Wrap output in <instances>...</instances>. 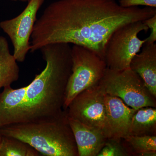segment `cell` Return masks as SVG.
<instances>
[{
    "mask_svg": "<svg viewBox=\"0 0 156 156\" xmlns=\"http://www.w3.org/2000/svg\"><path fill=\"white\" fill-rule=\"evenodd\" d=\"M155 14L156 8H123L116 0H56L37 18L30 51L50 44L67 43L89 48L104 58L107 43L115 30Z\"/></svg>",
    "mask_w": 156,
    "mask_h": 156,
    "instance_id": "obj_1",
    "label": "cell"
},
{
    "mask_svg": "<svg viewBox=\"0 0 156 156\" xmlns=\"http://www.w3.org/2000/svg\"><path fill=\"white\" fill-rule=\"evenodd\" d=\"M40 50L46 62L41 72L26 87H6L0 92V128L52 119L66 112L65 93L72 73V47L67 43H55Z\"/></svg>",
    "mask_w": 156,
    "mask_h": 156,
    "instance_id": "obj_2",
    "label": "cell"
},
{
    "mask_svg": "<svg viewBox=\"0 0 156 156\" xmlns=\"http://www.w3.org/2000/svg\"><path fill=\"white\" fill-rule=\"evenodd\" d=\"M0 134L19 139L44 156H78L66 110L52 119L4 126L0 128Z\"/></svg>",
    "mask_w": 156,
    "mask_h": 156,
    "instance_id": "obj_3",
    "label": "cell"
},
{
    "mask_svg": "<svg viewBox=\"0 0 156 156\" xmlns=\"http://www.w3.org/2000/svg\"><path fill=\"white\" fill-rule=\"evenodd\" d=\"M72 73L65 93V110L77 95L99 83L107 68L104 59L95 51L80 45L72 47Z\"/></svg>",
    "mask_w": 156,
    "mask_h": 156,
    "instance_id": "obj_4",
    "label": "cell"
},
{
    "mask_svg": "<svg viewBox=\"0 0 156 156\" xmlns=\"http://www.w3.org/2000/svg\"><path fill=\"white\" fill-rule=\"evenodd\" d=\"M98 84L105 94L119 98L131 108H156V98L142 79L130 68L122 70L107 68Z\"/></svg>",
    "mask_w": 156,
    "mask_h": 156,
    "instance_id": "obj_5",
    "label": "cell"
},
{
    "mask_svg": "<svg viewBox=\"0 0 156 156\" xmlns=\"http://www.w3.org/2000/svg\"><path fill=\"white\" fill-rule=\"evenodd\" d=\"M148 30L143 21L127 23L115 30L105 46L104 59L107 67L115 70L129 68L131 59L145 42V39L138 37V34Z\"/></svg>",
    "mask_w": 156,
    "mask_h": 156,
    "instance_id": "obj_6",
    "label": "cell"
},
{
    "mask_svg": "<svg viewBox=\"0 0 156 156\" xmlns=\"http://www.w3.org/2000/svg\"><path fill=\"white\" fill-rule=\"evenodd\" d=\"M105 94L99 84L84 90L69 104L68 116L84 125L103 131L109 138L107 129Z\"/></svg>",
    "mask_w": 156,
    "mask_h": 156,
    "instance_id": "obj_7",
    "label": "cell"
},
{
    "mask_svg": "<svg viewBox=\"0 0 156 156\" xmlns=\"http://www.w3.org/2000/svg\"><path fill=\"white\" fill-rule=\"evenodd\" d=\"M45 0H29L27 5L17 17L0 22V29L10 38L13 55L17 62L25 61L30 50L31 36L37 20V14Z\"/></svg>",
    "mask_w": 156,
    "mask_h": 156,
    "instance_id": "obj_8",
    "label": "cell"
},
{
    "mask_svg": "<svg viewBox=\"0 0 156 156\" xmlns=\"http://www.w3.org/2000/svg\"><path fill=\"white\" fill-rule=\"evenodd\" d=\"M105 104L109 138L128 137L132 117L136 110L128 106L119 98L106 94Z\"/></svg>",
    "mask_w": 156,
    "mask_h": 156,
    "instance_id": "obj_9",
    "label": "cell"
},
{
    "mask_svg": "<svg viewBox=\"0 0 156 156\" xmlns=\"http://www.w3.org/2000/svg\"><path fill=\"white\" fill-rule=\"evenodd\" d=\"M79 156H97L109 139L101 130L90 127L68 116Z\"/></svg>",
    "mask_w": 156,
    "mask_h": 156,
    "instance_id": "obj_10",
    "label": "cell"
},
{
    "mask_svg": "<svg viewBox=\"0 0 156 156\" xmlns=\"http://www.w3.org/2000/svg\"><path fill=\"white\" fill-rule=\"evenodd\" d=\"M130 68L142 79L146 87L156 98V44L144 43L131 59Z\"/></svg>",
    "mask_w": 156,
    "mask_h": 156,
    "instance_id": "obj_11",
    "label": "cell"
},
{
    "mask_svg": "<svg viewBox=\"0 0 156 156\" xmlns=\"http://www.w3.org/2000/svg\"><path fill=\"white\" fill-rule=\"evenodd\" d=\"M19 77V66L10 52L9 42L5 37L0 36V90L11 87Z\"/></svg>",
    "mask_w": 156,
    "mask_h": 156,
    "instance_id": "obj_12",
    "label": "cell"
},
{
    "mask_svg": "<svg viewBox=\"0 0 156 156\" xmlns=\"http://www.w3.org/2000/svg\"><path fill=\"white\" fill-rule=\"evenodd\" d=\"M156 109L145 107L136 110L132 117L129 136L156 135Z\"/></svg>",
    "mask_w": 156,
    "mask_h": 156,
    "instance_id": "obj_13",
    "label": "cell"
},
{
    "mask_svg": "<svg viewBox=\"0 0 156 156\" xmlns=\"http://www.w3.org/2000/svg\"><path fill=\"white\" fill-rule=\"evenodd\" d=\"M38 156V152L27 144L17 138L2 136L0 156Z\"/></svg>",
    "mask_w": 156,
    "mask_h": 156,
    "instance_id": "obj_14",
    "label": "cell"
},
{
    "mask_svg": "<svg viewBox=\"0 0 156 156\" xmlns=\"http://www.w3.org/2000/svg\"><path fill=\"white\" fill-rule=\"evenodd\" d=\"M123 144L129 154H139L148 151H156V135L129 136L124 139Z\"/></svg>",
    "mask_w": 156,
    "mask_h": 156,
    "instance_id": "obj_15",
    "label": "cell"
},
{
    "mask_svg": "<svg viewBox=\"0 0 156 156\" xmlns=\"http://www.w3.org/2000/svg\"><path fill=\"white\" fill-rule=\"evenodd\" d=\"M121 139L109 138L97 156H129L123 144H121Z\"/></svg>",
    "mask_w": 156,
    "mask_h": 156,
    "instance_id": "obj_16",
    "label": "cell"
},
{
    "mask_svg": "<svg viewBox=\"0 0 156 156\" xmlns=\"http://www.w3.org/2000/svg\"><path fill=\"white\" fill-rule=\"evenodd\" d=\"M118 3L123 8L143 6L156 8V0H118Z\"/></svg>",
    "mask_w": 156,
    "mask_h": 156,
    "instance_id": "obj_17",
    "label": "cell"
},
{
    "mask_svg": "<svg viewBox=\"0 0 156 156\" xmlns=\"http://www.w3.org/2000/svg\"><path fill=\"white\" fill-rule=\"evenodd\" d=\"M149 29L150 30L149 36L145 39V43L152 44L155 43L156 41V14L143 21Z\"/></svg>",
    "mask_w": 156,
    "mask_h": 156,
    "instance_id": "obj_18",
    "label": "cell"
},
{
    "mask_svg": "<svg viewBox=\"0 0 156 156\" xmlns=\"http://www.w3.org/2000/svg\"><path fill=\"white\" fill-rule=\"evenodd\" d=\"M139 156H156V151H148L138 154Z\"/></svg>",
    "mask_w": 156,
    "mask_h": 156,
    "instance_id": "obj_19",
    "label": "cell"
},
{
    "mask_svg": "<svg viewBox=\"0 0 156 156\" xmlns=\"http://www.w3.org/2000/svg\"><path fill=\"white\" fill-rule=\"evenodd\" d=\"M11 1H13V2H28L29 0H10Z\"/></svg>",
    "mask_w": 156,
    "mask_h": 156,
    "instance_id": "obj_20",
    "label": "cell"
},
{
    "mask_svg": "<svg viewBox=\"0 0 156 156\" xmlns=\"http://www.w3.org/2000/svg\"><path fill=\"white\" fill-rule=\"evenodd\" d=\"M2 136L0 134V146H1V143H2Z\"/></svg>",
    "mask_w": 156,
    "mask_h": 156,
    "instance_id": "obj_21",
    "label": "cell"
}]
</instances>
